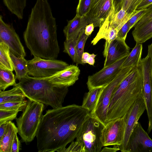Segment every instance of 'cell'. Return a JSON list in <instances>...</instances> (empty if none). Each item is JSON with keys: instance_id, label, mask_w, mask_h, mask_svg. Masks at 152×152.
<instances>
[{"instance_id": "14", "label": "cell", "mask_w": 152, "mask_h": 152, "mask_svg": "<svg viewBox=\"0 0 152 152\" xmlns=\"http://www.w3.org/2000/svg\"><path fill=\"white\" fill-rule=\"evenodd\" d=\"M152 152V140L138 122L130 136L125 152Z\"/></svg>"}, {"instance_id": "6", "label": "cell", "mask_w": 152, "mask_h": 152, "mask_svg": "<svg viewBox=\"0 0 152 152\" xmlns=\"http://www.w3.org/2000/svg\"><path fill=\"white\" fill-rule=\"evenodd\" d=\"M104 126L90 114L83 123L76 138V140L83 146L85 152H101L103 147L102 131Z\"/></svg>"}, {"instance_id": "7", "label": "cell", "mask_w": 152, "mask_h": 152, "mask_svg": "<svg viewBox=\"0 0 152 152\" xmlns=\"http://www.w3.org/2000/svg\"><path fill=\"white\" fill-rule=\"evenodd\" d=\"M134 67L122 69L117 76L110 83L102 88L91 115L99 120L104 126L107 123L108 107L113 92L115 88L129 73Z\"/></svg>"}, {"instance_id": "13", "label": "cell", "mask_w": 152, "mask_h": 152, "mask_svg": "<svg viewBox=\"0 0 152 152\" xmlns=\"http://www.w3.org/2000/svg\"><path fill=\"white\" fill-rule=\"evenodd\" d=\"M113 0H92L86 17L88 24L93 23L95 27L101 26L113 8Z\"/></svg>"}, {"instance_id": "16", "label": "cell", "mask_w": 152, "mask_h": 152, "mask_svg": "<svg viewBox=\"0 0 152 152\" xmlns=\"http://www.w3.org/2000/svg\"><path fill=\"white\" fill-rule=\"evenodd\" d=\"M143 74V97L148 119L147 132L152 130V94L150 77V61L148 55L141 60Z\"/></svg>"}, {"instance_id": "5", "label": "cell", "mask_w": 152, "mask_h": 152, "mask_svg": "<svg viewBox=\"0 0 152 152\" xmlns=\"http://www.w3.org/2000/svg\"><path fill=\"white\" fill-rule=\"evenodd\" d=\"M44 109L43 104L28 99L22 114L15 119L18 133L26 143L31 142L36 136Z\"/></svg>"}, {"instance_id": "3", "label": "cell", "mask_w": 152, "mask_h": 152, "mask_svg": "<svg viewBox=\"0 0 152 152\" xmlns=\"http://www.w3.org/2000/svg\"><path fill=\"white\" fill-rule=\"evenodd\" d=\"M141 63L131 71L113 91L108 107L106 121L122 117L135 101L143 96Z\"/></svg>"}, {"instance_id": "21", "label": "cell", "mask_w": 152, "mask_h": 152, "mask_svg": "<svg viewBox=\"0 0 152 152\" xmlns=\"http://www.w3.org/2000/svg\"><path fill=\"white\" fill-rule=\"evenodd\" d=\"M17 127L12 121L8 122L4 134L0 140V152H11L13 139L16 133H18Z\"/></svg>"}, {"instance_id": "49", "label": "cell", "mask_w": 152, "mask_h": 152, "mask_svg": "<svg viewBox=\"0 0 152 152\" xmlns=\"http://www.w3.org/2000/svg\"><path fill=\"white\" fill-rule=\"evenodd\" d=\"M150 77L151 83V93L152 94V67L151 68L150 70Z\"/></svg>"}, {"instance_id": "9", "label": "cell", "mask_w": 152, "mask_h": 152, "mask_svg": "<svg viewBox=\"0 0 152 152\" xmlns=\"http://www.w3.org/2000/svg\"><path fill=\"white\" fill-rule=\"evenodd\" d=\"M127 56L109 66L103 67L99 71L89 76L86 83L88 90L102 88L112 81L122 69L121 66Z\"/></svg>"}, {"instance_id": "15", "label": "cell", "mask_w": 152, "mask_h": 152, "mask_svg": "<svg viewBox=\"0 0 152 152\" xmlns=\"http://www.w3.org/2000/svg\"><path fill=\"white\" fill-rule=\"evenodd\" d=\"M125 41L116 38L110 42H105L103 52L105 58L104 67L109 66L129 55L130 48Z\"/></svg>"}, {"instance_id": "18", "label": "cell", "mask_w": 152, "mask_h": 152, "mask_svg": "<svg viewBox=\"0 0 152 152\" xmlns=\"http://www.w3.org/2000/svg\"><path fill=\"white\" fill-rule=\"evenodd\" d=\"M88 24L85 16L76 15L73 19L68 21L67 25L63 29L66 40L76 39Z\"/></svg>"}, {"instance_id": "48", "label": "cell", "mask_w": 152, "mask_h": 152, "mask_svg": "<svg viewBox=\"0 0 152 152\" xmlns=\"http://www.w3.org/2000/svg\"><path fill=\"white\" fill-rule=\"evenodd\" d=\"M141 0H134L131 5L130 10L132 11H134L136 7Z\"/></svg>"}, {"instance_id": "40", "label": "cell", "mask_w": 152, "mask_h": 152, "mask_svg": "<svg viewBox=\"0 0 152 152\" xmlns=\"http://www.w3.org/2000/svg\"><path fill=\"white\" fill-rule=\"evenodd\" d=\"M152 4V0H142L136 7L135 10L145 9Z\"/></svg>"}, {"instance_id": "19", "label": "cell", "mask_w": 152, "mask_h": 152, "mask_svg": "<svg viewBox=\"0 0 152 152\" xmlns=\"http://www.w3.org/2000/svg\"><path fill=\"white\" fill-rule=\"evenodd\" d=\"M110 13L99 27L98 32L91 41L93 45L96 44L102 39H105L106 42H110L117 37L118 32L110 24Z\"/></svg>"}, {"instance_id": "38", "label": "cell", "mask_w": 152, "mask_h": 152, "mask_svg": "<svg viewBox=\"0 0 152 152\" xmlns=\"http://www.w3.org/2000/svg\"><path fill=\"white\" fill-rule=\"evenodd\" d=\"M130 29L127 21L119 30L117 33L116 38L125 40L127 34Z\"/></svg>"}, {"instance_id": "2", "label": "cell", "mask_w": 152, "mask_h": 152, "mask_svg": "<svg viewBox=\"0 0 152 152\" xmlns=\"http://www.w3.org/2000/svg\"><path fill=\"white\" fill-rule=\"evenodd\" d=\"M56 18L48 0H37L23 33L25 44L34 56L56 59L60 51Z\"/></svg>"}, {"instance_id": "11", "label": "cell", "mask_w": 152, "mask_h": 152, "mask_svg": "<svg viewBox=\"0 0 152 152\" xmlns=\"http://www.w3.org/2000/svg\"><path fill=\"white\" fill-rule=\"evenodd\" d=\"M146 110L143 96L137 99L126 113V115L123 140L120 151L125 152L129 137L140 117Z\"/></svg>"}, {"instance_id": "45", "label": "cell", "mask_w": 152, "mask_h": 152, "mask_svg": "<svg viewBox=\"0 0 152 152\" xmlns=\"http://www.w3.org/2000/svg\"><path fill=\"white\" fill-rule=\"evenodd\" d=\"M9 122L0 124V140L3 137Z\"/></svg>"}, {"instance_id": "32", "label": "cell", "mask_w": 152, "mask_h": 152, "mask_svg": "<svg viewBox=\"0 0 152 152\" xmlns=\"http://www.w3.org/2000/svg\"><path fill=\"white\" fill-rule=\"evenodd\" d=\"M76 40L75 39L65 40L64 42L63 52L67 53L73 61L76 62Z\"/></svg>"}, {"instance_id": "31", "label": "cell", "mask_w": 152, "mask_h": 152, "mask_svg": "<svg viewBox=\"0 0 152 152\" xmlns=\"http://www.w3.org/2000/svg\"><path fill=\"white\" fill-rule=\"evenodd\" d=\"M28 100L6 102L0 104V109L23 111L25 108Z\"/></svg>"}, {"instance_id": "34", "label": "cell", "mask_w": 152, "mask_h": 152, "mask_svg": "<svg viewBox=\"0 0 152 152\" xmlns=\"http://www.w3.org/2000/svg\"><path fill=\"white\" fill-rule=\"evenodd\" d=\"M18 112L17 111L0 109V124L16 119Z\"/></svg>"}, {"instance_id": "27", "label": "cell", "mask_w": 152, "mask_h": 152, "mask_svg": "<svg viewBox=\"0 0 152 152\" xmlns=\"http://www.w3.org/2000/svg\"><path fill=\"white\" fill-rule=\"evenodd\" d=\"M101 88H96L89 90L85 94L81 106L90 113L94 108Z\"/></svg>"}, {"instance_id": "22", "label": "cell", "mask_w": 152, "mask_h": 152, "mask_svg": "<svg viewBox=\"0 0 152 152\" xmlns=\"http://www.w3.org/2000/svg\"><path fill=\"white\" fill-rule=\"evenodd\" d=\"M26 97L23 91L17 83L10 90L6 91L0 90V104L22 101L25 100Z\"/></svg>"}, {"instance_id": "29", "label": "cell", "mask_w": 152, "mask_h": 152, "mask_svg": "<svg viewBox=\"0 0 152 152\" xmlns=\"http://www.w3.org/2000/svg\"><path fill=\"white\" fill-rule=\"evenodd\" d=\"M16 79L12 71L0 68V90L4 91L9 87L15 85Z\"/></svg>"}, {"instance_id": "46", "label": "cell", "mask_w": 152, "mask_h": 152, "mask_svg": "<svg viewBox=\"0 0 152 152\" xmlns=\"http://www.w3.org/2000/svg\"><path fill=\"white\" fill-rule=\"evenodd\" d=\"M96 56V55L94 53L90 54L87 60V63L90 65L94 66L95 63V58Z\"/></svg>"}, {"instance_id": "28", "label": "cell", "mask_w": 152, "mask_h": 152, "mask_svg": "<svg viewBox=\"0 0 152 152\" xmlns=\"http://www.w3.org/2000/svg\"><path fill=\"white\" fill-rule=\"evenodd\" d=\"M10 53L8 47L4 42H0V68L13 71L14 69Z\"/></svg>"}, {"instance_id": "26", "label": "cell", "mask_w": 152, "mask_h": 152, "mask_svg": "<svg viewBox=\"0 0 152 152\" xmlns=\"http://www.w3.org/2000/svg\"><path fill=\"white\" fill-rule=\"evenodd\" d=\"M4 5L12 14L20 20L23 19L27 0H2Z\"/></svg>"}, {"instance_id": "33", "label": "cell", "mask_w": 152, "mask_h": 152, "mask_svg": "<svg viewBox=\"0 0 152 152\" xmlns=\"http://www.w3.org/2000/svg\"><path fill=\"white\" fill-rule=\"evenodd\" d=\"M92 0H79L76 9V15L81 16H86L90 8Z\"/></svg>"}, {"instance_id": "23", "label": "cell", "mask_w": 152, "mask_h": 152, "mask_svg": "<svg viewBox=\"0 0 152 152\" xmlns=\"http://www.w3.org/2000/svg\"><path fill=\"white\" fill-rule=\"evenodd\" d=\"M136 11L129 12L122 8L115 13L114 8L110 13V24L118 32L135 13Z\"/></svg>"}, {"instance_id": "47", "label": "cell", "mask_w": 152, "mask_h": 152, "mask_svg": "<svg viewBox=\"0 0 152 152\" xmlns=\"http://www.w3.org/2000/svg\"><path fill=\"white\" fill-rule=\"evenodd\" d=\"M90 54L87 52H84L81 57L82 61L83 64L87 63V60L89 57Z\"/></svg>"}, {"instance_id": "39", "label": "cell", "mask_w": 152, "mask_h": 152, "mask_svg": "<svg viewBox=\"0 0 152 152\" xmlns=\"http://www.w3.org/2000/svg\"><path fill=\"white\" fill-rule=\"evenodd\" d=\"M17 133L14 136L12 142L11 152H19L20 150V142L18 137Z\"/></svg>"}, {"instance_id": "30", "label": "cell", "mask_w": 152, "mask_h": 152, "mask_svg": "<svg viewBox=\"0 0 152 152\" xmlns=\"http://www.w3.org/2000/svg\"><path fill=\"white\" fill-rule=\"evenodd\" d=\"M89 36L85 34L84 29L81 32L79 36L76 39L75 63L76 65L79 64L83 65L81 57L83 54L84 52V48L86 42Z\"/></svg>"}, {"instance_id": "1", "label": "cell", "mask_w": 152, "mask_h": 152, "mask_svg": "<svg viewBox=\"0 0 152 152\" xmlns=\"http://www.w3.org/2000/svg\"><path fill=\"white\" fill-rule=\"evenodd\" d=\"M90 112L72 104L53 108L43 115L36 134L38 152H54L76 138Z\"/></svg>"}, {"instance_id": "4", "label": "cell", "mask_w": 152, "mask_h": 152, "mask_svg": "<svg viewBox=\"0 0 152 152\" xmlns=\"http://www.w3.org/2000/svg\"><path fill=\"white\" fill-rule=\"evenodd\" d=\"M28 99L38 102L53 108L62 106L68 91V87L58 86L46 78H36L28 75L17 83Z\"/></svg>"}, {"instance_id": "42", "label": "cell", "mask_w": 152, "mask_h": 152, "mask_svg": "<svg viewBox=\"0 0 152 152\" xmlns=\"http://www.w3.org/2000/svg\"><path fill=\"white\" fill-rule=\"evenodd\" d=\"M120 150L119 146L118 145H113L112 147H104L102 149L101 152H116Z\"/></svg>"}, {"instance_id": "36", "label": "cell", "mask_w": 152, "mask_h": 152, "mask_svg": "<svg viewBox=\"0 0 152 152\" xmlns=\"http://www.w3.org/2000/svg\"><path fill=\"white\" fill-rule=\"evenodd\" d=\"M146 9L136 11L135 13L128 21L130 29L134 26L143 15Z\"/></svg>"}, {"instance_id": "17", "label": "cell", "mask_w": 152, "mask_h": 152, "mask_svg": "<svg viewBox=\"0 0 152 152\" xmlns=\"http://www.w3.org/2000/svg\"><path fill=\"white\" fill-rule=\"evenodd\" d=\"M80 74V70L77 65H70L54 75L45 78L55 85L69 87L78 80Z\"/></svg>"}, {"instance_id": "10", "label": "cell", "mask_w": 152, "mask_h": 152, "mask_svg": "<svg viewBox=\"0 0 152 152\" xmlns=\"http://www.w3.org/2000/svg\"><path fill=\"white\" fill-rule=\"evenodd\" d=\"M126 113L122 117L107 122L102 131L104 146L121 145L122 142L126 121Z\"/></svg>"}, {"instance_id": "43", "label": "cell", "mask_w": 152, "mask_h": 152, "mask_svg": "<svg viewBox=\"0 0 152 152\" xmlns=\"http://www.w3.org/2000/svg\"><path fill=\"white\" fill-rule=\"evenodd\" d=\"M94 26L93 23H90L86 26L85 29V33L86 35L89 36L94 30Z\"/></svg>"}, {"instance_id": "12", "label": "cell", "mask_w": 152, "mask_h": 152, "mask_svg": "<svg viewBox=\"0 0 152 152\" xmlns=\"http://www.w3.org/2000/svg\"><path fill=\"white\" fill-rule=\"evenodd\" d=\"M0 42L4 43L15 56L24 57L26 53L18 34L12 24L6 23L0 15Z\"/></svg>"}, {"instance_id": "25", "label": "cell", "mask_w": 152, "mask_h": 152, "mask_svg": "<svg viewBox=\"0 0 152 152\" xmlns=\"http://www.w3.org/2000/svg\"><path fill=\"white\" fill-rule=\"evenodd\" d=\"M142 50V44L136 43L135 47L127 56L121 68L138 66L141 62Z\"/></svg>"}, {"instance_id": "44", "label": "cell", "mask_w": 152, "mask_h": 152, "mask_svg": "<svg viewBox=\"0 0 152 152\" xmlns=\"http://www.w3.org/2000/svg\"><path fill=\"white\" fill-rule=\"evenodd\" d=\"M134 0H124L122 8L129 12Z\"/></svg>"}, {"instance_id": "24", "label": "cell", "mask_w": 152, "mask_h": 152, "mask_svg": "<svg viewBox=\"0 0 152 152\" xmlns=\"http://www.w3.org/2000/svg\"><path fill=\"white\" fill-rule=\"evenodd\" d=\"M10 54L14 70L15 72L16 79L19 80L28 75V61L24 57H17L11 52Z\"/></svg>"}, {"instance_id": "41", "label": "cell", "mask_w": 152, "mask_h": 152, "mask_svg": "<svg viewBox=\"0 0 152 152\" xmlns=\"http://www.w3.org/2000/svg\"><path fill=\"white\" fill-rule=\"evenodd\" d=\"M124 1V0H113V5L115 13L122 8Z\"/></svg>"}, {"instance_id": "20", "label": "cell", "mask_w": 152, "mask_h": 152, "mask_svg": "<svg viewBox=\"0 0 152 152\" xmlns=\"http://www.w3.org/2000/svg\"><path fill=\"white\" fill-rule=\"evenodd\" d=\"M132 34L136 43H143L152 38V18L134 26Z\"/></svg>"}, {"instance_id": "8", "label": "cell", "mask_w": 152, "mask_h": 152, "mask_svg": "<svg viewBox=\"0 0 152 152\" xmlns=\"http://www.w3.org/2000/svg\"><path fill=\"white\" fill-rule=\"evenodd\" d=\"M69 65L66 62L56 59L49 60L34 56L28 61V75L36 78L50 77L66 68Z\"/></svg>"}, {"instance_id": "37", "label": "cell", "mask_w": 152, "mask_h": 152, "mask_svg": "<svg viewBox=\"0 0 152 152\" xmlns=\"http://www.w3.org/2000/svg\"><path fill=\"white\" fill-rule=\"evenodd\" d=\"M151 18H152V4L146 8L143 15L136 24L134 27L140 25Z\"/></svg>"}, {"instance_id": "35", "label": "cell", "mask_w": 152, "mask_h": 152, "mask_svg": "<svg viewBox=\"0 0 152 152\" xmlns=\"http://www.w3.org/2000/svg\"><path fill=\"white\" fill-rule=\"evenodd\" d=\"M56 151L58 152H85L83 145L76 140L75 141H73L71 142L68 148L65 147L61 148Z\"/></svg>"}]
</instances>
